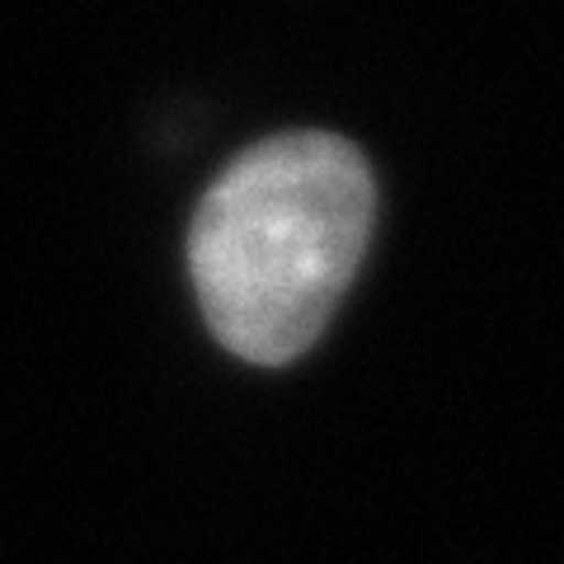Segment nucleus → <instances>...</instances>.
Here are the masks:
<instances>
[{"instance_id":"1","label":"nucleus","mask_w":564,"mask_h":564,"mask_svg":"<svg viewBox=\"0 0 564 564\" xmlns=\"http://www.w3.org/2000/svg\"><path fill=\"white\" fill-rule=\"evenodd\" d=\"M372 170L329 132L259 141L207 188L188 236L212 334L245 362L282 367L321 339L367 254Z\"/></svg>"}]
</instances>
